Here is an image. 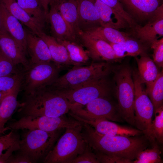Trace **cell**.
<instances>
[{
    "label": "cell",
    "instance_id": "52a82bcc",
    "mask_svg": "<svg viewBox=\"0 0 163 163\" xmlns=\"http://www.w3.org/2000/svg\"><path fill=\"white\" fill-rule=\"evenodd\" d=\"M61 129L51 132L28 130L21 140L19 150L28 157L32 163L44 158L58 140Z\"/></svg>",
    "mask_w": 163,
    "mask_h": 163
},
{
    "label": "cell",
    "instance_id": "1f68e13d",
    "mask_svg": "<svg viewBox=\"0 0 163 163\" xmlns=\"http://www.w3.org/2000/svg\"><path fill=\"white\" fill-rule=\"evenodd\" d=\"M161 152L158 145L154 142L151 148H147L140 152L133 163H162Z\"/></svg>",
    "mask_w": 163,
    "mask_h": 163
},
{
    "label": "cell",
    "instance_id": "cb8c5ba5",
    "mask_svg": "<svg viewBox=\"0 0 163 163\" xmlns=\"http://www.w3.org/2000/svg\"><path fill=\"white\" fill-rule=\"evenodd\" d=\"M47 44L52 57L53 62L57 65H73L70 61L68 51L65 46L52 36L44 32L38 35Z\"/></svg>",
    "mask_w": 163,
    "mask_h": 163
},
{
    "label": "cell",
    "instance_id": "30bf717a",
    "mask_svg": "<svg viewBox=\"0 0 163 163\" xmlns=\"http://www.w3.org/2000/svg\"><path fill=\"white\" fill-rule=\"evenodd\" d=\"M106 77L95 80L72 89H57L71 104L84 105L97 98L108 96L110 87Z\"/></svg>",
    "mask_w": 163,
    "mask_h": 163
},
{
    "label": "cell",
    "instance_id": "2e32d148",
    "mask_svg": "<svg viewBox=\"0 0 163 163\" xmlns=\"http://www.w3.org/2000/svg\"><path fill=\"white\" fill-rule=\"evenodd\" d=\"M0 17L4 28L27 54L26 32L20 22L12 15L0 2Z\"/></svg>",
    "mask_w": 163,
    "mask_h": 163
},
{
    "label": "cell",
    "instance_id": "ffe728a7",
    "mask_svg": "<svg viewBox=\"0 0 163 163\" xmlns=\"http://www.w3.org/2000/svg\"><path fill=\"white\" fill-rule=\"evenodd\" d=\"M78 24L80 30L85 31L101 26L98 14L90 0H78Z\"/></svg>",
    "mask_w": 163,
    "mask_h": 163
},
{
    "label": "cell",
    "instance_id": "9c48e42d",
    "mask_svg": "<svg viewBox=\"0 0 163 163\" xmlns=\"http://www.w3.org/2000/svg\"><path fill=\"white\" fill-rule=\"evenodd\" d=\"M81 125L75 119L63 115L59 117L46 116H23L18 120L11 122L8 126L11 129H39L51 132L68 128L74 127Z\"/></svg>",
    "mask_w": 163,
    "mask_h": 163
},
{
    "label": "cell",
    "instance_id": "d6986e66",
    "mask_svg": "<svg viewBox=\"0 0 163 163\" xmlns=\"http://www.w3.org/2000/svg\"><path fill=\"white\" fill-rule=\"evenodd\" d=\"M7 10L37 35L43 31L45 26L31 16L18 3L16 0H0Z\"/></svg>",
    "mask_w": 163,
    "mask_h": 163
},
{
    "label": "cell",
    "instance_id": "b9f144b4",
    "mask_svg": "<svg viewBox=\"0 0 163 163\" xmlns=\"http://www.w3.org/2000/svg\"><path fill=\"white\" fill-rule=\"evenodd\" d=\"M41 4L48 19V14L49 11V6L50 5V0H38Z\"/></svg>",
    "mask_w": 163,
    "mask_h": 163
},
{
    "label": "cell",
    "instance_id": "e0dca14e",
    "mask_svg": "<svg viewBox=\"0 0 163 163\" xmlns=\"http://www.w3.org/2000/svg\"><path fill=\"white\" fill-rule=\"evenodd\" d=\"M48 14L53 37L57 40L75 41L76 37L58 9L56 4L50 2Z\"/></svg>",
    "mask_w": 163,
    "mask_h": 163
},
{
    "label": "cell",
    "instance_id": "603a6c76",
    "mask_svg": "<svg viewBox=\"0 0 163 163\" xmlns=\"http://www.w3.org/2000/svg\"><path fill=\"white\" fill-rule=\"evenodd\" d=\"M139 19L151 18L159 6L158 0H119Z\"/></svg>",
    "mask_w": 163,
    "mask_h": 163
},
{
    "label": "cell",
    "instance_id": "f1b7e54d",
    "mask_svg": "<svg viewBox=\"0 0 163 163\" xmlns=\"http://www.w3.org/2000/svg\"><path fill=\"white\" fill-rule=\"evenodd\" d=\"M57 40L66 47L74 66H84L89 60L90 57L87 50H84L82 45L75 41Z\"/></svg>",
    "mask_w": 163,
    "mask_h": 163
},
{
    "label": "cell",
    "instance_id": "e575fe53",
    "mask_svg": "<svg viewBox=\"0 0 163 163\" xmlns=\"http://www.w3.org/2000/svg\"><path fill=\"white\" fill-rule=\"evenodd\" d=\"M117 12L126 21L131 28L137 23L131 16L123 8L119 0H100Z\"/></svg>",
    "mask_w": 163,
    "mask_h": 163
},
{
    "label": "cell",
    "instance_id": "4dcf8cb0",
    "mask_svg": "<svg viewBox=\"0 0 163 163\" xmlns=\"http://www.w3.org/2000/svg\"><path fill=\"white\" fill-rule=\"evenodd\" d=\"M20 6L31 16L45 26L47 18L38 0H16Z\"/></svg>",
    "mask_w": 163,
    "mask_h": 163
},
{
    "label": "cell",
    "instance_id": "6da1fadb",
    "mask_svg": "<svg viewBox=\"0 0 163 163\" xmlns=\"http://www.w3.org/2000/svg\"><path fill=\"white\" fill-rule=\"evenodd\" d=\"M82 133L95 153L122 158L130 163L142 151L148 148L150 142L144 135L133 136H110L98 133L90 126L81 122Z\"/></svg>",
    "mask_w": 163,
    "mask_h": 163
},
{
    "label": "cell",
    "instance_id": "3957f363",
    "mask_svg": "<svg viewBox=\"0 0 163 163\" xmlns=\"http://www.w3.org/2000/svg\"><path fill=\"white\" fill-rule=\"evenodd\" d=\"M109 62H93L86 66H74L58 77L50 86L60 90L72 89L95 80L106 77L113 70Z\"/></svg>",
    "mask_w": 163,
    "mask_h": 163
},
{
    "label": "cell",
    "instance_id": "f6af8a7d",
    "mask_svg": "<svg viewBox=\"0 0 163 163\" xmlns=\"http://www.w3.org/2000/svg\"><path fill=\"white\" fill-rule=\"evenodd\" d=\"M61 0H50V2H53L55 4H57L60 2Z\"/></svg>",
    "mask_w": 163,
    "mask_h": 163
},
{
    "label": "cell",
    "instance_id": "8d00e7d4",
    "mask_svg": "<svg viewBox=\"0 0 163 163\" xmlns=\"http://www.w3.org/2000/svg\"><path fill=\"white\" fill-rule=\"evenodd\" d=\"M17 66L0 49V77L19 72Z\"/></svg>",
    "mask_w": 163,
    "mask_h": 163
},
{
    "label": "cell",
    "instance_id": "7bdbcfd3",
    "mask_svg": "<svg viewBox=\"0 0 163 163\" xmlns=\"http://www.w3.org/2000/svg\"><path fill=\"white\" fill-rule=\"evenodd\" d=\"M8 93L0 92V103L4 97Z\"/></svg>",
    "mask_w": 163,
    "mask_h": 163
},
{
    "label": "cell",
    "instance_id": "8fae6325",
    "mask_svg": "<svg viewBox=\"0 0 163 163\" xmlns=\"http://www.w3.org/2000/svg\"><path fill=\"white\" fill-rule=\"evenodd\" d=\"M83 106L84 107L74 104L70 112L85 119L102 118L114 121L123 120L118 106H115L107 97L97 98Z\"/></svg>",
    "mask_w": 163,
    "mask_h": 163
},
{
    "label": "cell",
    "instance_id": "f35d334b",
    "mask_svg": "<svg viewBox=\"0 0 163 163\" xmlns=\"http://www.w3.org/2000/svg\"><path fill=\"white\" fill-rule=\"evenodd\" d=\"M100 163L91 147L87 143L84 152L79 155L72 163Z\"/></svg>",
    "mask_w": 163,
    "mask_h": 163
},
{
    "label": "cell",
    "instance_id": "4fadbf2b",
    "mask_svg": "<svg viewBox=\"0 0 163 163\" xmlns=\"http://www.w3.org/2000/svg\"><path fill=\"white\" fill-rule=\"evenodd\" d=\"M74 119L91 126L97 133L110 136H133L142 135V131L133 128L121 126L104 118L85 119L73 113Z\"/></svg>",
    "mask_w": 163,
    "mask_h": 163
},
{
    "label": "cell",
    "instance_id": "ba28073f",
    "mask_svg": "<svg viewBox=\"0 0 163 163\" xmlns=\"http://www.w3.org/2000/svg\"><path fill=\"white\" fill-rule=\"evenodd\" d=\"M60 68L53 62L29 63L21 70V89L24 94L52 85L59 77Z\"/></svg>",
    "mask_w": 163,
    "mask_h": 163
},
{
    "label": "cell",
    "instance_id": "d590c367",
    "mask_svg": "<svg viewBox=\"0 0 163 163\" xmlns=\"http://www.w3.org/2000/svg\"><path fill=\"white\" fill-rule=\"evenodd\" d=\"M20 135L13 129L7 134L0 136V155L11 147L20 145Z\"/></svg>",
    "mask_w": 163,
    "mask_h": 163
},
{
    "label": "cell",
    "instance_id": "74e56055",
    "mask_svg": "<svg viewBox=\"0 0 163 163\" xmlns=\"http://www.w3.org/2000/svg\"><path fill=\"white\" fill-rule=\"evenodd\" d=\"M153 50V60L159 67L163 66V38L154 41L150 45Z\"/></svg>",
    "mask_w": 163,
    "mask_h": 163
},
{
    "label": "cell",
    "instance_id": "ac0fdd59",
    "mask_svg": "<svg viewBox=\"0 0 163 163\" xmlns=\"http://www.w3.org/2000/svg\"><path fill=\"white\" fill-rule=\"evenodd\" d=\"M0 49L16 65L21 64L24 68L29 66L26 53L6 30L0 34Z\"/></svg>",
    "mask_w": 163,
    "mask_h": 163
},
{
    "label": "cell",
    "instance_id": "5bb4252c",
    "mask_svg": "<svg viewBox=\"0 0 163 163\" xmlns=\"http://www.w3.org/2000/svg\"><path fill=\"white\" fill-rule=\"evenodd\" d=\"M150 18L144 26L138 24L132 29L133 34L139 42L150 45L163 35V4L158 7Z\"/></svg>",
    "mask_w": 163,
    "mask_h": 163
},
{
    "label": "cell",
    "instance_id": "60d3db41",
    "mask_svg": "<svg viewBox=\"0 0 163 163\" xmlns=\"http://www.w3.org/2000/svg\"><path fill=\"white\" fill-rule=\"evenodd\" d=\"M20 145H17L11 147L5 150V152L3 153L0 155V163H7L10 157L12 155L14 152L20 149Z\"/></svg>",
    "mask_w": 163,
    "mask_h": 163
},
{
    "label": "cell",
    "instance_id": "8992f818",
    "mask_svg": "<svg viewBox=\"0 0 163 163\" xmlns=\"http://www.w3.org/2000/svg\"><path fill=\"white\" fill-rule=\"evenodd\" d=\"M134 86V126L142 131L143 134L151 142H154L155 139L152 129V118L154 111L153 104L149 97L144 84L141 79L138 72H132Z\"/></svg>",
    "mask_w": 163,
    "mask_h": 163
},
{
    "label": "cell",
    "instance_id": "277c9868",
    "mask_svg": "<svg viewBox=\"0 0 163 163\" xmlns=\"http://www.w3.org/2000/svg\"><path fill=\"white\" fill-rule=\"evenodd\" d=\"M82 130V124L75 127L66 128L65 133L44 158L43 162L72 163L84 152L87 145Z\"/></svg>",
    "mask_w": 163,
    "mask_h": 163
},
{
    "label": "cell",
    "instance_id": "7402d4cb",
    "mask_svg": "<svg viewBox=\"0 0 163 163\" xmlns=\"http://www.w3.org/2000/svg\"><path fill=\"white\" fill-rule=\"evenodd\" d=\"M99 15L101 26L117 30L125 28L126 21L114 10L100 0H90Z\"/></svg>",
    "mask_w": 163,
    "mask_h": 163
},
{
    "label": "cell",
    "instance_id": "f546056e",
    "mask_svg": "<svg viewBox=\"0 0 163 163\" xmlns=\"http://www.w3.org/2000/svg\"><path fill=\"white\" fill-rule=\"evenodd\" d=\"M146 91L152 102L154 111L163 105V73L160 72L156 79L149 85H146Z\"/></svg>",
    "mask_w": 163,
    "mask_h": 163
},
{
    "label": "cell",
    "instance_id": "d4e9b609",
    "mask_svg": "<svg viewBox=\"0 0 163 163\" xmlns=\"http://www.w3.org/2000/svg\"><path fill=\"white\" fill-rule=\"evenodd\" d=\"M55 4L73 33L76 37L80 31L78 24V0H61L57 3Z\"/></svg>",
    "mask_w": 163,
    "mask_h": 163
},
{
    "label": "cell",
    "instance_id": "836d02e7",
    "mask_svg": "<svg viewBox=\"0 0 163 163\" xmlns=\"http://www.w3.org/2000/svg\"><path fill=\"white\" fill-rule=\"evenodd\" d=\"M21 70L18 73L0 77V92L8 93L21 83Z\"/></svg>",
    "mask_w": 163,
    "mask_h": 163
},
{
    "label": "cell",
    "instance_id": "d6a6232c",
    "mask_svg": "<svg viewBox=\"0 0 163 163\" xmlns=\"http://www.w3.org/2000/svg\"><path fill=\"white\" fill-rule=\"evenodd\" d=\"M155 117L152 122V129L155 138L160 144L163 143V105L155 111Z\"/></svg>",
    "mask_w": 163,
    "mask_h": 163
},
{
    "label": "cell",
    "instance_id": "ab89813d",
    "mask_svg": "<svg viewBox=\"0 0 163 163\" xmlns=\"http://www.w3.org/2000/svg\"><path fill=\"white\" fill-rule=\"evenodd\" d=\"M7 163H31L32 162L30 158L21 153L13 155L9 158Z\"/></svg>",
    "mask_w": 163,
    "mask_h": 163
},
{
    "label": "cell",
    "instance_id": "7c38bea8",
    "mask_svg": "<svg viewBox=\"0 0 163 163\" xmlns=\"http://www.w3.org/2000/svg\"><path fill=\"white\" fill-rule=\"evenodd\" d=\"M77 37L82 45L86 48L90 58L93 61L109 62L117 59L113 48L108 42L93 37L82 30L78 32Z\"/></svg>",
    "mask_w": 163,
    "mask_h": 163
},
{
    "label": "cell",
    "instance_id": "44dd1931",
    "mask_svg": "<svg viewBox=\"0 0 163 163\" xmlns=\"http://www.w3.org/2000/svg\"><path fill=\"white\" fill-rule=\"evenodd\" d=\"M21 89L20 83L6 95L0 103V135L11 129L8 126L5 127V124L11 118L16 109L20 106L17 97Z\"/></svg>",
    "mask_w": 163,
    "mask_h": 163
},
{
    "label": "cell",
    "instance_id": "83f0119b",
    "mask_svg": "<svg viewBox=\"0 0 163 163\" xmlns=\"http://www.w3.org/2000/svg\"><path fill=\"white\" fill-rule=\"evenodd\" d=\"M135 57L138 68V74L142 82L146 85L153 82L158 76L159 72L157 66L147 55Z\"/></svg>",
    "mask_w": 163,
    "mask_h": 163
},
{
    "label": "cell",
    "instance_id": "5b68a950",
    "mask_svg": "<svg viewBox=\"0 0 163 163\" xmlns=\"http://www.w3.org/2000/svg\"><path fill=\"white\" fill-rule=\"evenodd\" d=\"M118 107L122 119L134 126V86L132 71L128 65H123L114 70Z\"/></svg>",
    "mask_w": 163,
    "mask_h": 163
},
{
    "label": "cell",
    "instance_id": "484cf974",
    "mask_svg": "<svg viewBox=\"0 0 163 163\" xmlns=\"http://www.w3.org/2000/svg\"><path fill=\"white\" fill-rule=\"evenodd\" d=\"M92 37L109 43H119L130 38L128 33L112 28L97 26L83 31Z\"/></svg>",
    "mask_w": 163,
    "mask_h": 163
},
{
    "label": "cell",
    "instance_id": "7a4b0ae2",
    "mask_svg": "<svg viewBox=\"0 0 163 163\" xmlns=\"http://www.w3.org/2000/svg\"><path fill=\"white\" fill-rule=\"evenodd\" d=\"M73 105L57 89L49 85L24 94L18 111L22 116L56 117L68 113Z\"/></svg>",
    "mask_w": 163,
    "mask_h": 163
},
{
    "label": "cell",
    "instance_id": "4316f807",
    "mask_svg": "<svg viewBox=\"0 0 163 163\" xmlns=\"http://www.w3.org/2000/svg\"><path fill=\"white\" fill-rule=\"evenodd\" d=\"M109 43L117 59L127 56L136 57L146 54L145 48L142 43L131 38L120 43Z\"/></svg>",
    "mask_w": 163,
    "mask_h": 163
},
{
    "label": "cell",
    "instance_id": "9a60e30c",
    "mask_svg": "<svg viewBox=\"0 0 163 163\" xmlns=\"http://www.w3.org/2000/svg\"><path fill=\"white\" fill-rule=\"evenodd\" d=\"M27 52L30 57L29 63L53 62L48 47L45 41L28 28H25Z\"/></svg>",
    "mask_w": 163,
    "mask_h": 163
},
{
    "label": "cell",
    "instance_id": "ee69618b",
    "mask_svg": "<svg viewBox=\"0 0 163 163\" xmlns=\"http://www.w3.org/2000/svg\"><path fill=\"white\" fill-rule=\"evenodd\" d=\"M5 30L3 27L1 22L0 17V34L5 31Z\"/></svg>",
    "mask_w": 163,
    "mask_h": 163
}]
</instances>
